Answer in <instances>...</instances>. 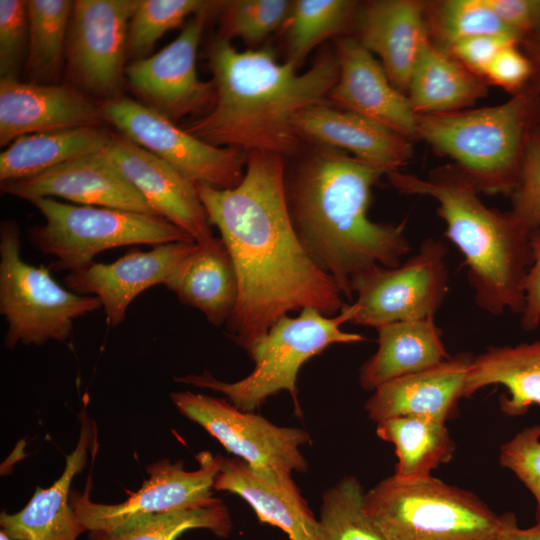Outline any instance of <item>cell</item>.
Masks as SVG:
<instances>
[{
    "mask_svg": "<svg viewBox=\"0 0 540 540\" xmlns=\"http://www.w3.org/2000/svg\"><path fill=\"white\" fill-rule=\"evenodd\" d=\"M287 0H234L225 2L222 38H240L256 45L283 27L292 7Z\"/></svg>",
    "mask_w": 540,
    "mask_h": 540,
    "instance_id": "38",
    "label": "cell"
},
{
    "mask_svg": "<svg viewBox=\"0 0 540 540\" xmlns=\"http://www.w3.org/2000/svg\"><path fill=\"white\" fill-rule=\"evenodd\" d=\"M352 316L350 304L331 317L315 308H303L296 317L280 318L246 349L254 369L243 379L228 383L203 372L176 377L175 381L220 392L235 407L248 412L260 407L268 397L286 390L298 408L296 383L303 364L333 344L366 340L360 334L341 329L344 323L351 322Z\"/></svg>",
    "mask_w": 540,
    "mask_h": 540,
    "instance_id": "7",
    "label": "cell"
},
{
    "mask_svg": "<svg viewBox=\"0 0 540 540\" xmlns=\"http://www.w3.org/2000/svg\"><path fill=\"white\" fill-rule=\"evenodd\" d=\"M530 244L532 264L524 282L525 306L520 319L525 331L535 330L540 324V230L532 233Z\"/></svg>",
    "mask_w": 540,
    "mask_h": 540,
    "instance_id": "45",
    "label": "cell"
},
{
    "mask_svg": "<svg viewBox=\"0 0 540 540\" xmlns=\"http://www.w3.org/2000/svg\"><path fill=\"white\" fill-rule=\"evenodd\" d=\"M358 2L352 0H297L283 25L288 59L297 69L321 42L344 30L355 17Z\"/></svg>",
    "mask_w": 540,
    "mask_h": 540,
    "instance_id": "35",
    "label": "cell"
},
{
    "mask_svg": "<svg viewBox=\"0 0 540 540\" xmlns=\"http://www.w3.org/2000/svg\"><path fill=\"white\" fill-rule=\"evenodd\" d=\"M105 123L153 153L196 184L218 189L236 187L243 179L247 154L235 147L208 144L142 102L115 97L100 103Z\"/></svg>",
    "mask_w": 540,
    "mask_h": 540,
    "instance_id": "11",
    "label": "cell"
},
{
    "mask_svg": "<svg viewBox=\"0 0 540 540\" xmlns=\"http://www.w3.org/2000/svg\"><path fill=\"white\" fill-rule=\"evenodd\" d=\"M214 489L244 499L260 522L280 528L288 540H320L319 521L291 474L223 457Z\"/></svg>",
    "mask_w": 540,
    "mask_h": 540,
    "instance_id": "21",
    "label": "cell"
},
{
    "mask_svg": "<svg viewBox=\"0 0 540 540\" xmlns=\"http://www.w3.org/2000/svg\"><path fill=\"white\" fill-rule=\"evenodd\" d=\"M499 462L512 471L536 502L535 525L540 527V424L526 427L500 447Z\"/></svg>",
    "mask_w": 540,
    "mask_h": 540,
    "instance_id": "40",
    "label": "cell"
},
{
    "mask_svg": "<svg viewBox=\"0 0 540 540\" xmlns=\"http://www.w3.org/2000/svg\"><path fill=\"white\" fill-rule=\"evenodd\" d=\"M490 385L507 389V394L499 398L500 409L507 416H523L533 404L540 406V339L489 347L474 356L463 398Z\"/></svg>",
    "mask_w": 540,
    "mask_h": 540,
    "instance_id": "29",
    "label": "cell"
},
{
    "mask_svg": "<svg viewBox=\"0 0 540 540\" xmlns=\"http://www.w3.org/2000/svg\"><path fill=\"white\" fill-rule=\"evenodd\" d=\"M497 540H540V527L520 528L514 513L508 512L506 523Z\"/></svg>",
    "mask_w": 540,
    "mask_h": 540,
    "instance_id": "47",
    "label": "cell"
},
{
    "mask_svg": "<svg viewBox=\"0 0 540 540\" xmlns=\"http://www.w3.org/2000/svg\"><path fill=\"white\" fill-rule=\"evenodd\" d=\"M376 433L394 445L393 475L402 479L431 476L435 468L452 459L456 449L446 422L430 417H391L377 423Z\"/></svg>",
    "mask_w": 540,
    "mask_h": 540,
    "instance_id": "31",
    "label": "cell"
},
{
    "mask_svg": "<svg viewBox=\"0 0 540 540\" xmlns=\"http://www.w3.org/2000/svg\"><path fill=\"white\" fill-rule=\"evenodd\" d=\"M520 42L540 34V0H487ZM520 44V43H519Z\"/></svg>",
    "mask_w": 540,
    "mask_h": 540,
    "instance_id": "44",
    "label": "cell"
},
{
    "mask_svg": "<svg viewBox=\"0 0 540 540\" xmlns=\"http://www.w3.org/2000/svg\"><path fill=\"white\" fill-rule=\"evenodd\" d=\"M425 18L429 40L446 51L478 36H503L520 43L487 0H426Z\"/></svg>",
    "mask_w": 540,
    "mask_h": 540,
    "instance_id": "34",
    "label": "cell"
},
{
    "mask_svg": "<svg viewBox=\"0 0 540 540\" xmlns=\"http://www.w3.org/2000/svg\"><path fill=\"white\" fill-rule=\"evenodd\" d=\"M211 12L192 16L166 47L125 68L129 86L142 103L173 122L187 115L203 116L213 107L215 84L200 80L196 68L197 49Z\"/></svg>",
    "mask_w": 540,
    "mask_h": 540,
    "instance_id": "15",
    "label": "cell"
},
{
    "mask_svg": "<svg viewBox=\"0 0 540 540\" xmlns=\"http://www.w3.org/2000/svg\"><path fill=\"white\" fill-rule=\"evenodd\" d=\"M100 104L76 88L0 79V145L34 133L102 127Z\"/></svg>",
    "mask_w": 540,
    "mask_h": 540,
    "instance_id": "19",
    "label": "cell"
},
{
    "mask_svg": "<svg viewBox=\"0 0 540 540\" xmlns=\"http://www.w3.org/2000/svg\"><path fill=\"white\" fill-rule=\"evenodd\" d=\"M0 188L3 193L30 202L39 198L59 197L83 206L158 216L100 151L30 178L1 182Z\"/></svg>",
    "mask_w": 540,
    "mask_h": 540,
    "instance_id": "18",
    "label": "cell"
},
{
    "mask_svg": "<svg viewBox=\"0 0 540 540\" xmlns=\"http://www.w3.org/2000/svg\"><path fill=\"white\" fill-rule=\"evenodd\" d=\"M539 116L540 95L526 87L498 105L417 115V140L451 159L479 193L509 197L528 134Z\"/></svg>",
    "mask_w": 540,
    "mask_h": 540,
    "instance_id": "5",
    "label": "cell"
},
{
    "mask_svg": "<svg viewBox=\"0 0 540 540\" xmlns=\"http://www.w3.org/2000/svg\"><path fill=\"white\" fill-rule=\"evenodd\" d=\"M364 494L352 476L326 490L318 520L320 540H383L364 510Z\"/></svg>",
    "mask_w": 540,
    "mask_h": 540,
    "instance_id": "36",
    "label": "cell"
},
{
    "mask_svg": "<svg viewBox=\"0 0 540 540\" xmlns=\"http://www.w3.org/2000/svg\"><path fill=\"white\" fill-rule=\"evenodd\" d=\"M386 177L399 193L429 196L438 203L445 236L460 250L476 305L492 315L525 306L524 282L532 264L529 231L510 211L487 207L475 185L455 164L421 178L393 170Z\"/></svg>",
    "mask_w": 540,
    "mask_h": 540,
    "instance_id": "4",
    "label": "cell"
},
{
    "mask_svg": "<svg viewBox=\"0 0 540 540\" xmlns=\"http://www.w3.org/2000/svg\"><path fill=\"white\" fill-rule=\"evenodd\" d=\"M111 132L78 127L21 136L0 154V182L39 175L76 158L101 151Z\"/></svg>",
    "mask_w": 540,
    "mask_h": 540,
    "instance_id": "30",
    "label": "cell"
},
{
    "mask_svg": "<svg viewBox=\"0 0 540 540\" xmlns=\"http://www.w3.org/2000/svg\"><path fill=\"white\" fill-rule=\"evenodd\" d=\"M336 57L338 80L328 95L333 104L417 140V115L380 61L352 37L338 41Z\"/></svg>",
    "mask_w": 540,
    "mask_h": 540,
    "instance_id": "20",
    "label": "cell"
},
{
    "mask_svg": "<svg viewBox=\"0 0 540 540\" xmlns=\"http://www.w3.org/2000/svg\"><path fill=\"white\" fill-rule=\"evenodd\" d=\"M0 540H13L4 531H0Z\"/></svg>",
    "mask_w": 540,
    "mask_h": 540,
    "instance_id": "48",
    "label": "cell"
},
{
    "mask_svg": "<svg viewBox=\"0 0 540 540\" xmlns=\"http://www.w3.org/2000/svg\"><path fill=\"white\" fill-rule=\"evenodd\" d=\"M224 3L203 0H139L129 24L127 51L137 57L144 56L166 32L181 25L188 16L214 11Z\"/></svg>",
    "mask_w": 540,
    "mask_h": 540,
    "instance_id": "37",
    "label": "cell"
},
{
    "mask_svg": "<svg viewBox=\"0 0 540 540\" xmlns=\"http://www.w3.org/2000/svg\"><path fill=\"white\" fill-rule=\"evenodd\" d=\"M208 60L216 90L213 107L182 128L213 146L247 153H298L303 140L294 126L296 116L325 102L339 75L336 55H324L298 73L268 48L239 51L222 37L212 43Z\"/></svg>",
    "mask_w": 540,
    "mask_h": 540,
    "instance_id": "3",
    "label": "cell"
},
{
    "mask_svg": "<svg viewBox=\"0 0 540 540\" xmlns=\"http://www.w3.org/2000/svg\"><path fill=\"white\" fill-rule=\"evenodd\" d=\"M44 266L21 256L20 229L12 220L0 227V313L8 328L5 345L65 342L74 320L102 308L95 296L80 295L57 283Z\"/></svg>",
    "mask_w": 540,
    "mask_h": 540,
    "instance_id": "9",
    "label": "cell"
},
{
    "mask_svg": "<svg viewBox=\"0 0 540 540\" xmlns=\"http://www.w3.org/2000/svg\"><path fill=\"white\" fill-rule=\"evenodd\" d=\"M363 505L383 540H497L508 516L432 475L385 478L365 492Z\"/></svg>",
    "mask_w": 540,
    "mask_h": 540,
    "instance_id": "6",
    "label": "cell"
},
{
    "mask_svg": "<svg viewBox=\"0 0 540 540\" xmlns=\"http://www.w3.org/2000/svg\"><path fill=\"white\" fill-rule=\"evenodd\" d=\"M378 349L361 367L359 383L368 391L390 380L433 367L450 355L434 317L376 327Z\"/></svg>",
    "mask_w": 540,
    "mask_h": 540,
    "instance_id": "26",
    "label": "cell"
},
{
    "mask_svg": "<svg viewBox=\"0 0 540 540\" xmlns=\"http://www.w3.org/2000/svg\"><path fill=\"white\" fill-rule=\"evenodd\" d=\"M94 426L82 416L80 437L66 456L62 475L49 488L37 487L31 500L19 512L2 511L0 526L13 540H77L85 531L70 504L74 476L86 466L88 450L96 442Z\"/></svg>",
    "mask_w": 540,
    "mask_h": 540,
    "instance_id": "25",
    "label": "cell"
},
{
    "mask_svg": "<svg viewBox=\"0 0 540 540\" xmlns=\"http://www.w3.org/2000/svg\"><path fill=\"white\" fill-rule=\"evenodd\" d=\"M294 126L303 142L349 152L389 171L399 170L414 155L412 141L357 113L325 102L301 111Z\"/></svg>",
    "mask_w": 540,
    "mask_h": 540,
    "instance_id": "22",
    "label": "cell"
},
{
    "mask_svg": "<svg viewBox=\"0 0 540 540\" xmlns=\"http://www.w3.org/2000/svg\"><path fill=\"white\" fill-rule=\"evenodd\" d=\"M510 42L518 41L503 36H478L456 43L448 52L483 79L496 54Z\"/></svg>",
    "mask_w": 540,
    "mask_h": 540,
    "instance_id": "43",
    "label": "cell"
},
{
    "mask_svg": "<svg viewBox=\"0 0 540 540\" xmlns=\"http://www.w3.org/2000/svg\"><path fill=\"white\" fill-rule=\"evenodd\" d=\"M487 94L485 80L467 69L450 52L429 39L423 44L406 94L416 115L470 109Z\"/></svg>",
    "mask_w": 540,
    "mask_h": 540,
    "instance_id": "28",
    "label": "cell"
},
{
    "mask_svg": "<svg viewBox=\"0 0 540 540\" xmlns=\"http://www.w3.org/2000/svg\"><path fill=\"white\" fill-rule=\"evenodd\" d=\"M519 45L532 65V76L527 87L540 95V34L523 39Z\"/></svg>",
    "mask_w": 540,
    "mask_h": 540,
    "instance_id": "46",
    "label": "cell"
},
{
    "mask_svg": "<svg viewBox=\"0 0 540 540\" xmlns=\"http://www.w3.org/2000/svg\"><path fill=\"white\" fill-rule=\"evenodd\" d=\"M199 468L184 469L183 461L162 459L146 467L149 478L127 500L118 504L91 501L90 478L84 493L72 492L70 504L87 531H112L128 521L150 514L211 505L216 476L223 456L203 451L196 456Z\"/></svg>",
    "mask_w": 540,
    "mask_h": 540,
    "instance_id": "13",
    "label": "cell"
},
{
    "mask_svg": "<svg viewBox=\"0 0 540 540\" xmlns=\"http://www.w3.org/2000/svg\"><path fill=\"white\" fill-rule=\"evenodd\" d=\"M139 0H77L73 3L66 57L71 79L82 89L118 97L130 20Z\"/></svg>",
    "mask_w": 540,
    "mask_h": 540,
    "instance_id": "14",
    "label": "cell"
},
{
    "mask_svg": "<svg viewBox=\"0 0 540 540\" xmlns=\"http://www.w3.org/2000/svg\"><path fill=\"white\" fill-rule=\"evenodd\" d=\"M165 286L215 326L227 323L238 299L235 267L221 238L197 243Z\"/></svg>",
    "mask_w": 540,
    "mask_h": 540,
    "instance_id": "27",
    "label": "cell"
},
{
    "mask_svg": "<svg viewBox=\"0 0 540 540\" xmlns=\"http://www.w3.org/2000/svg\"><path fill=\"white\" fill-rule=\"evenodd\" d=\"M74 1L29 0L26 75L29 82L52 84L66 55Z\"/></svg>",
    "mask_w": 540,
    "mask_h": 540,
    "instance_id": "32",
    "label": "cell"
},
{
    "mask_svg": "<svg viewBox=\"0 0 540 540\" xmlns=\"http://www.w3.org/2000/svg\"><path fill=\"white\" fill-rule=\"evenodd\" d=\"M171 399L182 415L203 427L235 457L291 475L307 471L300 446L311 437L304 429L277 426L228 400L200 393L173 392Z\"/></svg>",
    "mask_w": 540,
    "mask_h": 540,
    "instance_id": "12",
    "label": "cell"
},
{
    "mask_svg": "<svg viewBox=\"0 0 540 540\" xmlns=\"http://www.w3.org/2000/svg\"><path fill=\"white\" fill-rule=\"evenodd\" d=\"M447 248L442 241L425 239L416 254L399 266L375 264L351 281V322L378 327L398 321L434 317L448 293Z\"/></svg>",
    "mask_w": 540,
    "mask_h": 540,
    "instance_id": "10",
    "label": "cell"
},
{
    "mask_svg": "<svg viewBox=\"0 0 540 540\" xmlns=\"http://www.w3.org/2000/svg\"><path fill=\"white\" fill-rule=\"evenodd\" d=\"M388 172L344 151L321 147L285 177L299 241L349 301L354 276L375 264L397 267L411 251L404 223H377L368 217L372 188Z\"/></svg>",
    "mask_w": 540,
    "mask_h": 540,
    "instance_id": "2",
    "label": "cell"
},
{
    "mask_svg": "<svg viewBox=\"0 0 540 540\" xmlns=\"http://www.w3.org/2000/svg\"><path fill=\"white\" fill-rule=\"evenodd\" d=\"M192 529H206L218 537L229 536L232 521L223 501L136 517L112 531H90L88 540H177Z\"/></svg>",
    "mask_w": 540,
    "mask_h": 540,
    "instance_id": "33",
    "label": "cell"
},
{
    "mask_svg": "<svg viewBox=\"0 0 540 540\" xmlns=\"http://www.w3.org/2000/svg\"><path fill=\"white\" fill-rule=\"evenodd\" d=\"M196 242H170L148 251L131 250L111 263L93 262L69 272L64 283L80 295L97 297L110 326L120 325L132 301L146 289L170 279L195 250Z\"/></svg>",
    "mask_w": 540,
    "mask_h": 540,
    "instance_id": "17",
    "label": "cell"
},
{
    "mask_svg": "<svg viewBox=\"0 0 540 540\" xmlns=\"http://www.w3.org/2000/svg\"><path fill=\"white\" fill-rule=\"evenodd\" d=\"M474 356L461 352L428 369L378 386L365 404L376 423L397 416H422L447 422L463 398Z\"/></svg>",
    "mask_w": 540,
    "mask_h": 540,
    "instance_id": "24",
    "label": "cell"
},
{
    "mask_svg": "<svg viewBox=\"0 0 540 540\" xmlns=\"http://www.w3.org/2000/svg\"><path fill=\"white\" fill-rule=\"evenodd\" d=\"M100 153L139 192L153 211L196 243L216 237L196 185L171 165L122 134H111Z\"/></svg>",
    "mask_w": 540,
    "mask_h": 540,
    "instance_id": "16",
    "label": "cell"
},
{
    "mask_svg": "<svg viewBox=\"0 0 540 540\" xmlns=\"http://www.w3.org/2000/svg\"><path fill=\"white\" fill-rule=\"evenodd\" d=\"M426 0H374L356 12V40L377 55L391 83L407 94L423 44L429 39Z\"/></svg>",
    "mask_w": 540,
    "mask_h": 540,
    "instance_id": "23",
    "label": "cell"
},
{
    "mask_svg": "<svg viewBox=\"0 0 540 540\" xmlns=\"http://www.w3.org/2000/svg\"><path fill=\"white\" fill-rule=\"evenodd\" d=\"M509 198L510 212L532 233L540 230V116L528 134L518 180Z\"/></svg>",
    "mask_w": 540,
    "mask_h": 540,
    "instance_id": "39",
    "label": "cell"
},
{
    "mask_svg": "<svg viewBox=\"0 0 540 540\" xmlns=\"http://www.w3.org/2000/svg\"><path fill=\"white\" fill-rule=\"evenodd\" d=\"M27 47V1L0 0L1 78L17 79Z\"/></svg>",
    "mask_w": 540,
    "mask_h": 540,
    "instance_id": "41",
    "label": "cell"
},
{
    "mask_svg": "<svg viewBox=\"0 0 540 540\" xmlns=\"http://www.w3.org/2000/svg\"><path fill=\"white\" fill-rule=\"evenodd\" d=\"M234 188L196 184L210 224L221 235L238 279L229 336L245 350L292 310L335 316L345 303L335 281L303 248L285 190L283 156L251 151Z\"/></svg>",
    "mask_w": 540,
    "mask_h": 540,
    "instance_id": "1",
    "label": "cell"
},
{
    "mask_svg": "<svg viewBox=\"0 0 540 540\" xmlns=\"http://www.w3.org/2000/svg\"><path fill=\"white\" fill-rule=\"evenodd\" d=\"M31 203L39 209L45 223L30 227L27 237L42 254L54 257L48 268L55 272L85 268L97 254L111 248L195 242L160 216L66 204L53 198H39Z\"/></svg>",
    "mask_w": 540,
    "mask_h": 540,
    "instance_id": "8",
    "label": "cell"
},
{
    "mask_svg": "<svg viewBox=\"0 0 540 540\" xmlns=\"http://www.w3.org/2000/svg\"><path fill=\"white\" fill-rule=\"evenodd\" d=\"M532 76V65L518 42L505 45L488 66L483 79L512 95L526 89Z\"/></svg>",
    "mask_w": 540,
    "mask_h": 540,
    "instance_id": "42",
    "label": "cell"
}]
</instances>
